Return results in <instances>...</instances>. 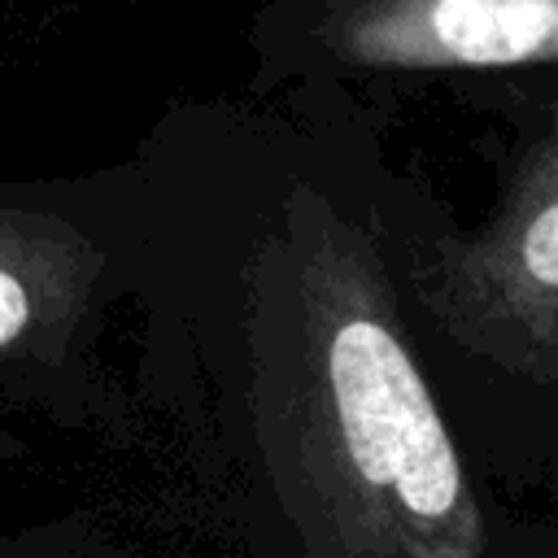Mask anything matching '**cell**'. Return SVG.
I'll list each match as a JSON object with an SVG mask.
<instances>
[{"label":"cell","instance_id":"cell-1","mask_svg":"<svg viewBox=\"0 0 558 558\" xmlns=\"http://www.w3.org/2000/svg\"><path fill=\"white\" fill-rule=\"evenodd\" d=\"M248 410L305 558H488L375 235L292 183L244 275Z\"/></svg>","mask_w":558,"mask_h":558},{"label":"cell","instance_id":"cell-3","mask_svg":"<svg viewBox=\"0 0 558 558\" xmlns=\"http://www.w3.org/2000/svg\"><path fill=\"white\" fill-rule=\"evenodd\" d=\"M423 296L466 353L558 384V100L523 135L493 218L432 248Z\"/></svg>","mask_w":558,"mask_h":558},{"label":"cell","instance_id":"cell-4","mask_svg":"<svg viewBox=\"0 0 558 558\" xmlns=\"http://www.w3.org/2000/svg\"><path fill=\"white\" fill-rule=\"evenodd\" d=\"M96 262L74 227L0 214V357L61 340L92 292Z\"/></svg>","mask_w":558,"mask_h":558},{"label":"cell","instance_id":"cell-2","mask_svg":"<svg viewBox=\"0 0 558 558\" xmlns=\"http://www.w3.org/2000/svg\"><path fill=\"white\" fill-rule=\"evenodd\" d=\"M262 78H510L558 70V0H266Z\"/></svg>","mask_w":558,"mask_h":558}]
</instances>
